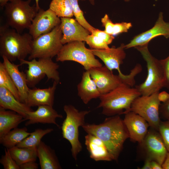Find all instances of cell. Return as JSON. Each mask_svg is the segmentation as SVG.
Returning a JSON list of instances; mask_svg holds the SVG:
<instances>
[{"label": "cell", "instance_id": "8", "mask_svg": "<svg viewBox=\"0 0 169 169\" xmlns=\"http://www.w3.org/2000/svg\"><path fill=\"white\" fill-rule=\"evenodd\" d=\"M60 24L50 32L33 39L29 60L34 59L51 58L56 56L63 44Z\"/></svg>", "mask_w": 169, "mask_h": 169}, {"label": "cell", "instance_id": "14", "mask_svg": "<svg viewBox=\"0 0 169 169\" xmlns=\"http://www.w3.org/2000/svg\"><path fill=\"white\" fill-rule=\"evenodd\" d=\"M60 19L63 44L74 41L85 42L87 37L91 34L88 30L72 18H61Z\"/></svg>", "mask_w": 169, "mask_h": 169}, {"label": "cell", "instance_id": "21", "mask_svg": "<svg viewBox=\"0 0 169 169\" xmlns=\"http://www.w3.org/2000/svg\"><path fill=\"white\" fill-rule=\"evenodd\" d=\"M0 107L13 111L22 115L25 120L27 113L33 110L26 104L17 100L4 87L0 86Z\"/></svg>", "mask_w": 169, "mask_h": 169}, {"label": "cell", "instance_id": "9", "mask_svg": "<svg viewBox=\"0 0 169 169\" xmlns=\"http://www.w3.org/2000/svg\"><path fill=\"white\" fill-rule=\"evenodd\" d=\"M85 42L74 41L63 45L56 56L57 61H74L83 66L86 70L102 66L97 59L91 49L86 48Z\"/></svg>", "mask_w": 169, "mask_h": 169}, {"label": "cell", "instance_id": "37", "mask_svg": "<svg viewBox=\"0 0 169 169\" xmlns=\"http://www.w3.org/2000/svg\"><path fill=\"white\" fill-rule=\"evenodd\" d=\"M20 169H37L38 164L34 161H29L19 165Z\"/></svg>", "mask_w": 169, "mask_h": 169}, {"label": "cell", "instance_id": "4", "mask_svg": "<svg viewBox=\"0 0 169 169\" xmlns=\"http://www.w3.org/2000/svg\"><path fill=\"white\" fill-rule=\"evenodd\" d=\"M32 0H10L5 6L4 13L8 26L21 33L29 28L39 10Z\"/></svg>", "mask_w": 169, "mask_h": 169}, {"label": "cell", "instance_id": "2", "mask_svg": "<svg viewBox=\"0 0 169 169\" xmlns=\"http://www.w3.org/2000/svg\"><path fill=\"white\" fill-rule=\"evenodd\" d=\"M33 38L29 33L23 34L5 24L0 27V54L11 62L25 59L30 54Z\"/></svg>", "mask_w": 169, "mask_h": 169}, {"label": "cell", "instance_id": "10", "mask_svg": "<svg viewBox=\"0 0 169 169\" xmlns=\"http://www.w3.org/2000/svg\"><path fill=\"white\" fill-rule=\"evenodd\" d=\"M157 92L148 96L141 95L133 102L130 111L139 115L147 122L150 127L158 131L161 121L159 116L160 101Z\"/></svg>", "mask_w": 169, "mask_h": 169}, {"label": "cell", "instance_id": "26", "mask_svg": "<svg viewBox=\"0 0 169 169\" xmlns=\"http://www.w3.org/2000/svg\"><path fill=\"white\" fill-rule=\"evenodd\" d=\"M30 134L26 127H18L11 130L2 138L0 143L6 148L9 149L16 146Z\"/></svg>", "mask_w": 169, "mask_h": 169}, {"label": "cell", "instance_id": "36", "mask_svg": "<svg viewBox=\"0 0 169 169\" xmlns=\"http://www.w3.org/2000/svg\"><path fill=\"white\" fill-rule=\"evenodd\" d=\"M164 72L165 86L169 88V55L166 58L160 60Z\"/></svg>", "mask_w": 169, "mask_h": 169}, {"label": "cell", "instance_id": "24", "mask_svg": "<svg viewBox=\"0 0 169 169\" xmlns=\"http://www.w3.org/2000/svg\"><path fill=\"white\" fill-rule=\"evenodd\" d=\"M24 120L23 117L17 112L0 107V138Z\"/></svg>", "mask_w": 169, "mask_h": 169}, {"label": "cell", "instance_id": "20", "mask_svg": "<svg viewBox=\"0 0 169 169\" xmlns=\"http://www.w3.org/2000/svg\"><path fill=\"white\" fill-rule=\"evenodd\" d=\"M85 139V144L91 159L96 161L112 160L105 145L100 138L87 134Z\"/></svg>", "mask_w": 169, "mask_h": 169}, {"label": "cell", "instance_id": "28", "mask_svg": "<svg viewBox=\"0 0 169 169\" xmlns=\"http://www.w3.org/2000/svg\"><path fill=\"white\" fill-rule=\"evenodd\" d=\"M53 129L48 128L45 129H37L16 146L19 147L35 148L37 147L41 141V139L45 135L50 133Z\"/></svg>", "mask_w": 169, "mask_h": 169}, {"label": "cell", "instance_id": "27", "mask_svg": "<svg viewBox=\"0 0 169 169\" xmlns=\"http://www.w3.org/2000/svg\"><path fill=\"white\" fill-rule=\"evenodd\" d=\"M101 21L102 26L105 28V31L113 36L127 32L128 30L132 27V24L131 23L122 22L113 23L107 14H105L101 18Z\"/></svg>", "mask_w": 169, "mask_h": 169}, {"label": "cell", "instance_id": "18", "mask_svg": "<svg viewBox=\"0 0 169 169\" xmlns=\"http://www.w3.org/2000/svg\"><path fill=\"white\" fill-rule=\"evenodd\" d=\"M58 84L54 81L53 85L48 88L29 89L25 104L30 107L44 105L53 106Z\"/></svg>", "mask_w": 169, "mask_h": 169}, {"label": "cell", "instance_id": "46", "mask_svg": "<svg viewBox=\"0 0 169 169\" xmlns=\"http://www.w3.org/2000/svg\"><path fill=\"white\" fill-rule=\"evenodd\" d=\"M125 1V2H128L130 0H124Z\"/></svg>", "mask_w": 169, "mask_h": 169}, {"label": "cell", "instance_id": "30", "mask_svg": "<svg viewBox=\"0 0 169 169\" xmlns=\"http://www.w3.org/2000/svg\"><path fill=\"white\" fill-rule=\"evenodd\" d=\"M0 86L7 89L14 95L17 100L20 101L18 89L3 63L1 62H0Z\"/></svg>", "mask_w": 169, "mask_h": 169}, {"label": "cell", "instance_id": "12", "mask_svg": "<svg viewBox=\"0 0 169 169\" xmlns=\"http://www.w3.org/2000/svg\"><path fill=\"white\" fill-rule=\"evenodd\" d=\"M61 22V19L49 8L46 10L40 8L32 21L29 33L35 39L50 32Z\"/></svg>", "mask_w": 169, "mask_h": 169}, {"label": "cell", "instance_id": "44", "mask_svg": "<svg viewBox=\"0 0 169 169\" xmlns=\"http://www.w3.org/2000/svg\"><path fill=\"white\" fill-rule=\"evenodd\" d=\"M35 4L36 7L38 10L40 8V7L39 6V0H35Z\"/></svg>", "mask_w": 169, "mask_h": 169}, {"label": "cell", "instance_id": "45", "mask_svg": "<svg viewBox=\"0 0 169 169\" xmlns=\"http://www.w3.org/2000/svg\"><path fill=\"white\" fill-rule=\"evenodd\" d=\"M82 0V1H85L86 0ZM90 3L93 5H94L95 4V0H88Z\"/></svg>", "mask_w": 169, "mask_h": 169}, {"label": "cell", "instance_id": "34", "mask_svg": "<svg viewBox=\"0 0 169 169\" xmlns=\"http://www.w3.org/2000/svg\"><path fill=\"white\" fill-rule=\"evenodd\" d=\"M158 131L159 133L168 152H169V120L161 121Z\"/></svg>", "mask_w": 169, "mask_h": 169}, {"label": "cell", "instance_id": "22", "mask_svg": "<svg viewBox=\"0 0 169 169\" xmlns=\"http://www.w3.org/2000/svg\"><path fill=\"white\" fill-rule=\"evenodd\" d=\"M77 89L78 96L85 104L93 99L99 98L101 95L88 70L83 72Z\"/></svg>", "mask_w": 169, "mask_h": 169}, {"label": "cell", "instance_id": "23", "mask_svg": "<svg viewBox=\"0 0 169 169\" xmlns=\"http://www.w3.org/2000/svg\"><path fill=\"white\" fill-rule=\"evenodd\" d=\"M37 153L41 169L62 168L54 150L42 141L37 147Z\"/></svg>", "mask_w": 169, "mask_h": 169}, {"label": "cell", "instance_id": "35", "mask_svg": "<svg viewBox=\"0 0 169 169\" xmlns=\"http://www.w3.org/2000/svg\"><path fill=\"white\" fill-rule=\"evenodd\" d=\"M91 34L100 37L108 45L110 44L115 38L113 36L108 34L104 30H101L96 28L92 32Z\"/></svg>", "mask_w": 169, "mask_h": 169}, {"label": "cell", "instance_id": "29", "mask_svg": "<svg viewBox=\"0 0 169 169\" xmlns=\"http://www.w3.org/2000/svg\"><path fill=\"white\" fill-rule=\"evenodd\" d=\"M49 8L59 18H72L74 16L69 0H52Z\"/></svg>", "mask_w": 169, "mask_h": 169}, {"label": "cell", "instance_id": "7", "mask_svg": "<svg viewBox=\"0 0 169 169\" xmlns=\"http://www.w3.org/2000/svg\"><path fill=\"white\" fill-rule=\"evenodd\" d=\"M21 65H28L25 71L27 82L28 87H34L45 76L48 80L52 79L58 84L60 78L58 69L59 65L51 58L34 59L30 60L25 59L19 61Z\"/></svg>", "mask_w": 169, "mask_h": 169}, {"label": "cell", "instance_id": "1", "mask_svg": "<svg viewBox=\"0 0 169 169\" xmlns=\"http://www.w3.org/2000/svg\"><path fill=\"white\" fill-rule=\"evenodd\" d=\"M82 127L87 133L97 136L105 145L112 160L117 161L129 135L119 115L105 119L99 124L85 123Z\"/></svg>", "mask_w": 169, "mask_h": 169}, {"label": "cell", "instance_id": "15", "mask_svg": "<svg viewBox=\"0 0 169 169\" xmlns=\"http://www.w3.org/2000/svg\"><path fill=\"white\" fill-rule=\"evenodd\" d=\"M125 45L122 44L117 48L112 47L105 49H91L94 54L99 58L108 69L112 71L116 69L119 74H121L122 73L120 66L126 57Z\"/></svg>", "mask_w": 169, "mask_h": 169}, {"label": "cell", "instance_id": "6", "mask_svg": "<svg viewBox=\"0 0 169 169\" xmlns=\"http://www.w3.org/2000/svg\"><path fill=\"white\" fill-rule=\"evenodd\" d=\"M64 110L66 117L61 127L62 136L64 138L70 143L72 156L76 160L78 154L82 149L79 138V129L80 126L82 127L85 124V117L90 111L86 110L79 111L71 105H65Z\"/></svg>", "mask_w": 169, "mask_h": 169}, {"label": "cell", "instance_id": "42", "mask_svg": "<svg viewBox=\"0 0 169 169\" xmlns=\"http://www.w3.org/2000/svg\"><path fill=\"white\" fill-rule=\"evenodd\" d=\"M151 169H162V166L157 161L152 160L151 162Z\"/></svg>", "mask_w": 169, "mask_h": 169}, {"label": "cell", "instance_id": "33", "mask_svg": "<svg viewBox=\"0 0 169 169\" xmlns=\"http://www.w3.org/2000/svg\"><path fill=\"white\" fill-rule=\"evenodd\" d=\"M0 163L4 169H20L19 166L13 158L7 148L5 149V154L2 155Z\"/></svg>", "mask_w": 169, "mask_h": 169}, {"label": "cell", "instance_id": "39", "mask_svg": "<svg viewBox=\"0 0 169 169\" xmlns=\"http://www.w3.org/2000/svg\"><path fill=\"white\" fill-rule=\"evenodd\" d=\"M158 98L160 102L165 103L169 99V93L165 91L159 92Z\"/></svg>", "mask_w": 169, "mask_h": 169}, {"label": "cell", "instance_id": "25", "mask_svg": "<svg viewBox=\"0 0 169 169\" xmlns=\"http://www.w3.org/2000/svg\"><path fill=\"white\" fill-rule=\"evenodd\" d=\"M8 149L11 156L19 166L29 161H36L38 157L37 147H19L16 146Z\"/></svg>", "mask_w": 169, "mask_h": 169}, {"label": "cell", "instance_id": "40", "mask_svg": "<svg viewBox=\"0 0 169 169\" xmlns=\"http://www.w3.org/2000/svg\"><path fill=\"white\" fill-rule=\"evenodd\" d=\"M151 161L150 158H146L144 166L141 169H151Z\"/></svg>", "mask_w": 169, "mask_h": 169}, {"label": "cell", "instance_id": "13", "mask_svg": "<svg viewBox=\"0 0 169 169\" xmlns=\"http://www.w3.org/2000/svg\"><path fill=\"white\" fill-rule=\"evenodd\" d=\"M161 35L163 36L166 38H169V23L164 21L162 12L159 14L154 26L134 37L129 43L125 45V49L148 44L152 39Z\"/></svg>", "mask_w": 169, "mask_h": 169}, {"label": "cell", "instance_id": "32", "mask_svg": "<svg viewBox=\"0 0 169 169\" xmlns=\"http://www.w3.org/2000/svg\"><path fill=\"white\" fill-rule=\"evenodd\" d=\"M85 42L91 49H102L110 48L108 45L102 38L92 34L87 37Z\"/></svg>", "mask_w": 169, "mask_h": 169}, {"label": "cell", "instance_id": "3", "mask_svg": "<svg viewBox=\"0 0 169 169\" xmlns=\"http://www.w3.org/2000/svg\"><path fill=\"white\" fill-rule=\"evenodd\" d=\"M141 95L136 87L123 84L110 92L101 95L97 108H102V114L107 116L125 114L130 111L133 102Z\"/></svg>", "mask_w": 169, "mask_h": 169}, {"label": "cell", "instance_id": "41", "mask_svg": "<svg viewBox=\"0 0 169 169\" xmlns=\"http://www.w3.org/2000/svg\"><path fill=\"white\" fill-rule=\"evenodd\" d=\"M163 169H169V152H167L165 159L162 165Z\"/></svg>", "mask_w": 169, "mask_h": 169}, {"label": "cell", "instance_id": "17", "mask_svg": "<svg viewBox=\"0 0 169 169\" xmlns=\"http://www.w3.org/2000/svg\"><path fill=\"white\" fill-rule=\"evenodd\" d=\"M62 115L59 114L53 107L49 105H41L38 106L35 111L28 112L25 120V124L28 126L36 123L50 124L59 125L56 122L57 118H62Z\"/></svg>", "mask_w": 169, "mask_h": 169}, {"label": "cell", "instance_id": "16", "mask_svg": "<svg viewBox=\"0 0 169 169\" xmlns=\"http://www.w3.org/2000/svg\"><path fill=\"white\" fill-rule=\"evenodd\" d=\"M123 121L131 140L141 143L148 131L149 125L147 122L140 115L131 111L125 114Z\"/></svg>", "mask_w": 169, "mask_h": 169}, {"label": "cell", "instance_id": "31", "mask_svg": "<svg viewBox=\"0 0 169 169\" xmlns=\"http://www.w3.org/2000/svg\"><path fill=\"white\" fill-rule=\"evenodd\" d=\"M70 3L74 16L75 19L91 33L95 28L91 26L86 20L83 11L78 4V0H69Z\"/></svg>", "mask_w": 169, "mask_h": 169}, {"label": "cell", "instance_id": "43", "mask_svg": "<svg viewBox=\"0 0 169 169\" xmlns=\"http://www.w3.org/2000/svg\"><path fill=\"white\" fill-rule=\"evenodd\" d=\"M10 0H0V6L1 7H4L5 5Z\"/></svg>", "mask_w": 169, "mask_h": 169}, {"label": "cell", "instance_id": "11", "mask_svg": "<svg viewBox=\"0 0 169 169\" xmlns=\"http://www.w3.org/2000/svg\"><path fill=\"white\" fill-rule=\"evenodd\" d=\"M139 144L146 155V158L156 161L162 166L168 151L157 131L151 128Z\"/></svg>", "mask_w": 169, "mask_h": 169}, {"label": "cell", "instance_id": "5", "mask_svg": "<svg viewBox=\"0 0 169 169\" xmlns=\"http://www.w3.org/2000/svg\"><path fill=\"white\" fill-rule=\"evenodd\" d=\"M148 44L135 47L141 54L146 61L147 75L143 83L136 86L141 95H150L165 86V79L160 60L153 56L149 52Z\"/></svg>", "mask_w": 169, "mask_h": 169}, {"label": "cell", "instance_id": "38", "mask_svg": "<svg viewBox=\"0 0 169 169\" xmlns=\"http://www.w3.org/2000/svg\"><path fill=\"white\" fill-rule=\"evenodd\" d=\"M160 108L161 111L163 115L169 120V99L163 103Z\"/></svg>", "mask_w": 169, "mask_h": 169}, {"label": "cell", "instance_id": "19", "mask_svg": "<svg viewBox=\"0 0 169 169\" xmlns=\"http://www.w3.org/2000/svg\"><path fill=\"white\" fill-rule=\"evenodd\" d=\"M2 57L3 63L18 91L20 101L25 103L29 89L27 84L25 73L19 71L20 64L13 63L4 56Z\"/></svg>", "mask_w": 169, "mask_h": 169}]
</instances>
